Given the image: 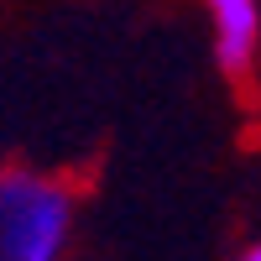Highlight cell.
Returning <instances> with one entry per match:
<instances>
[{
    "mask_svg": "<svg viewBox=\"0 0 261 261\" xmlns=\"http://www.w3.org/2000/svg\"><path fill=\"white\" fill-rule=\"evenodd\" d=\"M246 261H261V241H251V246H246Z\"/></svg>",
    "mask_w": 261,
    "mask_h": 261,
    "instance_id": "obj_3",
    "label": "cell"
},
{
    "mask_svg": "<svg viewBox=\"0 0 261 261\" xmlns=\"http://www.w3.org/2000/svg\"><path fill=\"white\" fill-rule=\"evenodd\" d=\"M214 21V58L225 73H251L261 53V0H204Z\"/></svg>",
    "mask_w": 261,
    "mask_h": 261,
    "instance_id": "obj_2",
    "label": "cell"
},
{
    "mask_svg": "<svg viewBox=\"0 0 261 261\" xmlns=\"http://www.w3.org/2000/svg\"><path fill=\"white\" fill-rule=\"evenodd\" d=\"M73 241V188L37 167L0 172V256L58 261Z\"/></svg>",
    "mask_w": 261,
    "mask_h": 261,
    "instance_id": "obj_1",
    "label": "cell"
}]
</instances>
